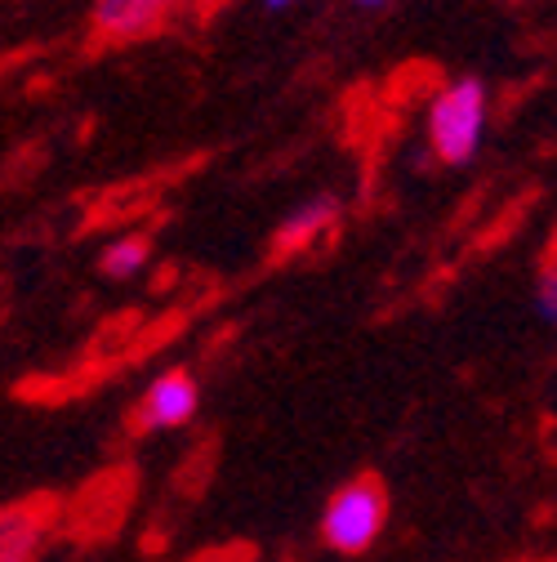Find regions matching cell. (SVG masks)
I'll return each instance as SVG.
<instances>
[{"mask_svg":"<svg viewBox=\"0 0 557 562\" xmlns=\"http://www.w3.org/2000/svg\"><path fill=\"white\" fill-rule=\"evenodd\" d=\"M144 263H148V241L144 237H121L103 250V272L107 277H134Z\"/></svg>","mask_w":557,"mask_h":562,"instance_id":"52a82bcc","label":"cell"},{"mask_svg":"<svg viewBox=\"0 0 557 562\" xmlns=\"http://www.w3.org/2000/svg\"><path fill=\"white\" fill-rule=\"evenodd\" d=\"M45 540V514L36 505L0 509V562H36Z\"/></svg>","mask_w":557,"mask_h":562,"instance_id":"5b68a950","label":"cell"},{"mask_svg":"<svg viewBox=\"0 0 557 562\" xmlns=\"http://www.w3.org/2000/svg\"><path fill=\"white\" fill-rule=\"evenodd\" d=\"M357 5H388V0H357Z\"/></svg>","mask_w":557,"mask_h":562,"instance_id":"30bf717a","label":"cell"},{"mask_svg":"<svg viewBox=\"0 0 557 562\" xmlns=\"http://www.w3.org/2000/svg\"><path fill=\"white\" fill-rule=\"evenodd\" d=\"M282 5H291V0H268V10H282Z\"/></svg>","mask_w":557,"mask_h":562,"instance_id":"9c48e42d","label":"cell"},{"mask_svg":"<svg viewBox=\"0 0 557 562\" xmlns=\"http://www.w3.org/2000/svg\"><path fill=\"white\" fill-rule=\"evenodd\" d=\"M481 134H486V86L464 77V81L446 86L429 108L433 153L446 166H468L481 148Z\"/></svg>","mask_w":557,"mask_h":562,"instance_id":"7a4b0ae2","label":"cell"},{"mask_svg":"<svg viewBox=\"0 0 557 562\" xmlns=\"http://www.w3.org/2000/svg\"><path fill=\"white\" fill-rule=\"evenodd\" d=\"M384 527H388V496H384V486L375 477L343 482L334 496L326 501V509H321V540H326V549L348 553V558L366 553L384 536Z\"/></svg>","mask_w":557,"mask_h":562,"instance_id":"6da1fadb","label":"cell"},{"mask_svg":"<svg viewBox=\"0 0 557 562\" xmlns=\"http://www.w3.org/2000/svg\"><path fill=\"white\" fill-rule=\"evenodd\" d=\"M535 313L557 326V263L544 268V277H539V286H535Z\"/></svg>","mask_w":557,"mask_h":562,"instance_id":"ba28073f","label":"cell"},{"mask_svg":"<svg viewBox=\"0 0 557 562\" xmlns=\"http://www.w3.org/2000/svg\"><path fill=\"white\" fill-rule=\"evenodd\" d=\"M201 406V389L187 371H166L148 384L144 402H138V429L144 434H166V429H183Z\"/></svg>","mask_w":557,"mask_h":562,"instance_id":"3957f363","label":"cell"},{"mask_svg":"<svg viewBox=\"0 0 557 562\" xmlns=\"http://www.w3.org/2000/svg\"><path fill=\"white\" fill-rule=\"evenodd\" d=\"M339 220V201L334 196H312L304 201L299 210H291V220L282 224V233H276V255H295L304 246H312L321 233H330Z\"/></svg>","mask_w":557,"mask_h":562,"instance_id":"8992f818","label":"cell"},{"mask_svg":"<svg viewBox=\"0 0 557 562\" xmlns=\"http://www.w3.org/2000/svg\"><path fill=\"white\" fill-rule=\"evenodd\" d=\"M179 5H192V0H99L94 5V32L112 45H129L138 36L157 32Z\"/></svg>","mask_w":557,"mask_h":562,"instance_id":"277c9868","label":"cell"}]
</instances>
